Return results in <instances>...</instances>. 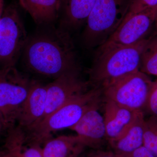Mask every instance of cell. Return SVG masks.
Masks as SVG:
<instances>
[{
    "instance_id": "9",
    "label": "cell",
    "mask_w": 157,
    "mask_h": 157,
    "mask_svg": "<svg viewBox=\"0 0 157 157\" xmlns=\"http://www.w3.org/2000/svg\"><path fill=\"white\" fill-rule=\"evenodd\" d=\"M89 85L88 81L82 78L81 68L66 72L47 84L46 106L42 120L69 101L87 91Z\"/></svg>"
},
{
    "instance_id": "11",
    "label": "cell",
    "mask_w": 157,
    "mask_h": 157,
    "mask_svg": "<svg viewBox=\"0 0 157 157\" xmlns=\"http://www.w3.org/2000/svg\"><path fill=\"white\" fill-rule=\"evenodd\" d=\"M99 105L89 109L78 123L70 128L76 132L86 147L94 148H98L107 139L104 116L99 112Z\"/></svg>"
},
{
    "instance_id": "7",
    "label": "cell",
    "mask_w": 157,
    "mask_h": 157,
    "mask_svg": "<svg viewBox=\"0 0 157 157\" xmlns=\"http://www.w3.org/2000/svg\"><path fill=\"white\" fill-rule=\"evenodd\" d=\"M32 82L15 66L0 69V110L11 128L17 123Z\"/></svg>"
},
{
    "instance_id": "5",
    "label": "cell",
    "mask_w": 157,
    "mask_h": 157,
    "mask_svg": "<svg viewBox=\"0 0 157 157\" xmlns=\"http://www.w3.org/2000/svg\"><path fill=\"white\" fill-rule=\"evenodd\" d=\"M152 82L148 75L138 70L102 87L103 97L130 110L143 111Z\"/></svg>"
},
{
    "instance_id": "16",
    "label": "cell",
    "mask_w": 157,
    "mask_h": 157,
    "mask_svg": "<svg viewBox=\"0 0 157 157\" xmlns=\"http://www.w3.org/2000/svg\"><path fill=\"white\" fill-rule=\"evenodd\" d=\"M85 147L77 135H62L46 140L42 147V155L43 157H78Z\"/></svg>"
},
{
    "instance_id": "19",
    "label": "cell",
    "mask_w": 157,
    "mask_h": 157,
    "mask_svg": "<svg viewBox=\"0 0 157 157\" xmlns=\"http://www.w3.org/2000/svg\"><path fill=\"white\" fill-rule=\"evenodd\" d=\"M23 143L24 137L19 133H11L8 135L6 144V151L4 152L3 157H21Z\"/></svg>"
},
{
    "instance_id": "18",
    "label": "cell",
    "mask_w": 157,
    "mask_h": 157,
    "mask_svg": "<svg viewBox=\"0 0 157 157\" xmlns=\"http://www.w3.org/2000/svg\"><path fill=\"white\" fill-rule=\"evenodd\" d=\"M143 145L157 157V117L151 116L144 122Z\"/></svg>"
},
{
    "instance_id": "21",
    "label": "cell",
    "mask_w": 157,
    "mask_h": 157,
    "mask_svg": "<svg viewBox=\"0 0 157 157\" xmlns=\"http://www.w3.org/2000/svg\"><path fill=\"white\" fill-rule=\"evenodd\" d=\"M157 6V0H129L128 12L137 13Z\"/></svg>"
},
{
    "instance_id": "24",
    "label": "cell",
    "mask_w": 157,
    "mask_h": 157,
    "mask_svg": "<svg viewBox=\"0 0 157 157\" xmlns=\"http://www.w3.org/2000/svg\"><path fill=\"white\" fill-rule=\"evenodd\" d=\"M87 157H118L113 152L97 151L90 154Z\"/></svg>"
},
{
    "instance_id": "10",
    "label": "cell",
    "mask_w": 157,
    "mask_h": 157,
    "mask_svg": "<svg viewBox=\"0 0 157 157\" xmlns=\"http://www.w3.org/2000/svg\"><path fill=\"white\" fill-rule=\"evenodd\" d=\"M47 85L32 80L28 95L17 119V126L25 134L30 132L42 121L46 106Z\"/></svg>"
},
{
    "instance_id": "25",
    "label": "cell",
    "mask_w": 157,
    "mask_h": 157,
    "mask_svg": "<svg viewBox=\"0 0 157 157\" xmlns=\"http://www.w3.org/2000/svg\"><path fill=\"white\" fill-rule=\"evenodd\" d=\"M10 129L11 128L6 123L2 113L0 110V136L5 134L7 135Z\"/></svg>"
},
{
    "instance_id": "6",
    "label": "cell",
    "mask_w": 157,
    "mask_h": 157,
    "mask_svg": "<svg viewBox=\"0 0 157 157\" xmlns=\"http://www.w3.org/2000/svg\"><path fill=\"white\" fill-rule=\"evenodd\" d=\"M157 26V6L135 13H127L115 32L98 48L95 56L110 49L130 46L146 39Z\"/></svg>"
},
{
    "instance_id": "27",
    "label": "cell",
    "mask_w": 157,
    "mask_h": 157,
    "mask_svg": "<svg viewBox=\"0 0 157 157\" xmlns=\"http://www.w3.org/2000/svg\"><path fill=\"white\" fill-rule=\"evenodd\" d=\"M3 152H0V157H3Z\"/></svg>"
},
{
    "instance_id": "26",
    "label": "cell",
    "mask_w": 157,
    "mask_h": 157,
    "mask_svg": "<svg viewBox=\"0 0 157 157\" xmlns=\"http://www.w3.org/2000/svg\"><path fill=\"white\" fill-rule=\"evenodd\" d=\"M4 0H0V21L4 11Z\"/></svg>"
},
{
    "instance_id": "22",
    "label": "cell",
    "mask_w": 157,
    "mask_h": 157,
    "mask_svg": "<svg viewBox=\"0 0 157 157\" xmlns=\"http://www.w3.org/2000/svg\"><path fill=\"white\" fill-rule=\"evenodd\" d=\"M21 157H43L42 147L39 144L31 143L29 146L21 150Z\"/></svg>"
},
{
    "instance_id": "23",
    "label": "cell",
    "mask_w": 157,
    "mask_h": 157,
    "mask_svg": "<svg viewBox=\"0 0 157 157\" xmlns=\"http://www.w3.org/2000/svg\"><path fill=\"white\" fill-rule=\"evenodd\" d=\"M117 156L118 157H156L144 145L128 154Z\"/></svg>"
},
{
    "instance_id": "13",
    "label": "cell",
    "mask_w": 157,
    "mask_h": 157,
    "mask_svg": "<svg viewBox=\"0 0 157 157\" xmlns=\"http://www.w3.org/2000/svg\"><path fill=\"white\" fill-rule=\"evenodd\" d=\"M59 26L71 34L85 24L97 0H59Z\"/></svg>"
},
{
    "instance_id": "4",
    "label": "cell",
    "mask_w": 157,
    "mask_h": 157,
    "mask_svg": "<svg viewBox=\"0 0 157 157\" xmlns=\"http://www.w3.org/2000/svg\"><path fill=\"white\" fill-rule=\"evenodd\" d=\"M129 1H96L88 16L82 34V42L86 48H98L107 41L125 16Z\"/></svg>"
},
{
    "instance_id": "15",
    "label": "cell",
    "mask_w": 157,
    "mask_h": 157,
    "mask_svg": "<svg viewBox=\"0 0 157 157\" xmlns=\"http://www.w3.org/2000/svg\"><path fill=\"white\" fill-rule=\"evenodd\" d=\"M38 27L55 24L59 18V0H19Z\"/></svg>"
},
{
    "instance_id": "17",
    "label": "cell",
    "mask_w": 157,
    "mask_h": 157,
    "mask_svg": "<svg viewBox=\"0 0 157 157\" xmlns=\"http://www.w3.org/2000/svg\"><path fill=\"white\" fill-rule=\"evenodd\" d=\"M140 71L148 75L157 76V26L142 52Z\"/></svg>"
},
{
    "instance_id": "2",
    "label": "cell",
    "mask_w": 157,
    "mask_h": 157,
    "mask_svg": "<svg viewBox=\"0 0 157 157\" xmlns=\"http://www.w3.org/2000/svg\"><path fill=\"white\" fill-rule=\"evenodd\" d=\"M103 89L93 87L69 101L42 120L30 132L25 134V141L44 143L51 138L52 133L72 128L78 123L89 109L100 104Z\"/></svg>"
},
{
    "instance_id": "8",
    "label": "cell",
    "mask_w": 157,
    "mask_h": 157,
    "mask_svg": "<svg viewBox=\"0 0 157 157\" xmlns=\"http://www.w3.org/2000/svg\"><path fill=\"white\" fill-rule=\"evenodd\" d=\"M28 37L17 8L8 6L0 21V69L15 66Z\"/></svg>"
},
{
    "instance_id": "12",
    "label": "cell",
    "mask_w": 157,
    "mask_h": 157,
    "mask_svg": "<svg viewBox=\"0 0 157 157\" xmlns=\"http://www.w3.org/2000/svg\"><path fill=\"white\" fill-rule=\"evenodd\" d=\"M104 116L107 140L110 141L120 137L135 120L138 111H133L105 99Z\"/></svg>"
},
{
    "instance_id": "14",
    "label": "cell",
    "mask_w": 157,
    "mask_h": 157,
    "mask_svg": "<svg viewBox=\"0 0 157 157\" xmlns=\"http://www.w3.org/2000/svg\"><path fill=\"white\" fill-rule=\"evenodd\" d=\"M144 113L139 111L133 122L120 137L109 141L113 152L118 156L128 154L143 145Z\"/></svg>"
},
{
    "instance_id": "3",
    "label": "cell",
    "mask_w": 157,
    "mask_h": 157,
    "mask_svg": "<svg viewBox=\"0 0 157 157\" xmlns=\"http://www.w3.org/2000/svg\"><path fill=\"white\" fill-rule=\"evenodd\" d=\"M151 35L135 45L113 48L96 56L89 72L90 85L102 88L114 79L140 70L141 54Z\"/></svg>"
},
{
    "instance_id": "1",
    "label": "cell",
    "mask_w": 157,
    "mask_h": 157,
    "mask_svg": "<svg viewBox=\"0 0 157 157\" xmlns=\"http://www.w3.org/2000/svg\"><path fill=\"white\" fill-rule=\"evenodd\" d=\"M23 60L31 72L55 79L80 68L71 34L59 27H38L22 52Z\"/></svg>"
},
{
    "instance_id": "20",
    "label": "cell",
    "mask_w": 157,
    "mask_h": 157,
    "mask_svg": "<svg viewBox=\"0 0 157 157\" xmlns=\"http://www.w3.org/2000/svg\"><path fill=\"white\" fill-rule=\"evenodd\" d=\"M144 110L151 116L157 117V79L152 82Z\"/></svg>"
}]
</instances>
